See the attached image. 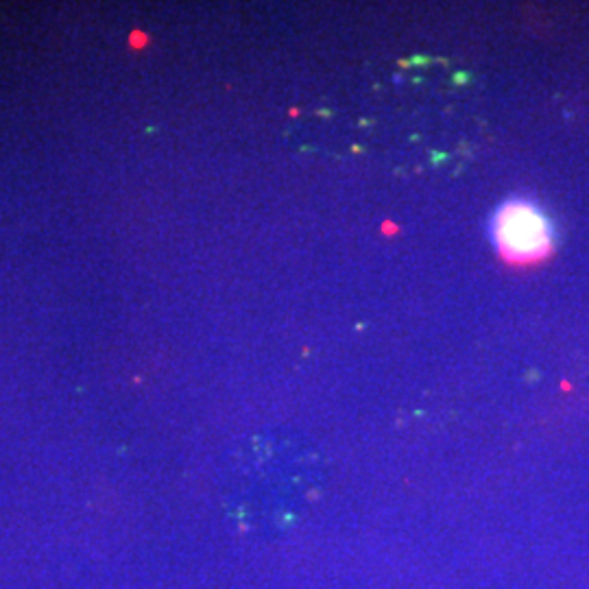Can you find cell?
Wrapping results in <instances>:
<instances>
[{
	"label": "cell",
	"mask_w": 589,
	"mask_h": 589,
	"mask_svg": "<svg viewBox=\"0 0 589 589\" xmlns=\"http://www.w3.org/2000/svg\"><path fill=\"white\" fill-rule=\"evenodd\" d=\"M491 238L500 258L513 266H533L555 251V225L537 201L513 197L495 210Z\"/></svg>",
	"instance_id": "cell-1"
}]
</instances>
